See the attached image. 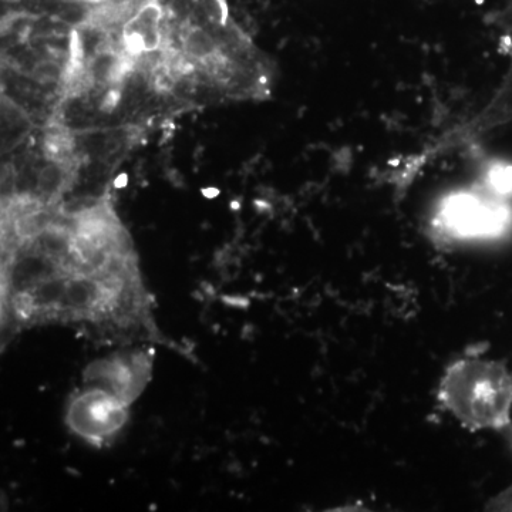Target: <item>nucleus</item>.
Masks as SVG:
<instances>
[{
  "mask_svg": "<svg viewBox=\"0 0 512 512\" xmlns=\"http://www.w3.org/2000/svg\"><path fill=\"white\" fill-rule=\"evenodd\" d=\"M507 503H504V505H510V508L512 507V490L510 491V495H507Z\"/></svg>",
  "mask_w": 512,
  "mask_h": 512,
  "instance_id": "nucleus-7",
  "label": "nucleus"
},
{
  "mask_svg": "<svg viewBox=\"0 0 512 512\" xmlns=\"http://www.w3.org/2000/svg\"><path fill=\"white\" fill-rule=\"evenodd\" d=\"M127 421L128 404L99 386L76 394L67 407L69 429L97 447L116 439Z\"/></svg>",
  "mask_w": 512,
  "mask_h": 512,
  "instance_id": "nucleus-4",
  "label": "nucleus"
},
{
  "mask_svg": "<svg viewBox=\"0 0 512 512\" xmlns=\"http://www.w3.org/2000/svg\"><path fill=\"white\" fill-rule=\"evenodd\" d=\"M437 399L463 429L504 430L511 424L512 376L498 360L461 357L441 377Z\"/></svg>",
  "mask_w": 512,
  "mask_h": 512,
  "instance_id": "nucleus-1",
  "label": "nucleus"
},
{
  "mask_svg": "<svg viewBox=\"0 0 512 512\" xmlns=\"http://www.w3.org/2000/svg\"><path fill=\"white\" fill-rule=\"evenodd\" d=\"M504 33L501 36V49L508 57V66L493 96L477 110L473 116L460 121L456 126L447 128L440 136L420 148L419 153L410 154L402 164L399 173L404 180L412 183L416 175L433 163L437 158L448 153L474 146L478 140L512 123V15L504 22Z\"/></svg>",
  "mask_w": 512,
  "mask_h": 512,
  "instance_id": "nucleus-3",
  "label": "nucleus"
},
{
  "mask_svg": "<svg viewBox=\"0 0 512 512\" xmlns=\"http://www.w3.org/2000/svg\"><path fill=\"white\" fill-rule=\"evenodd\" d=\"M508 175L490 173L483 183L447 195L431 218V231L441 242L495 237L510 224Z\"/></svg>",
  "mask_w": 512,
  "mask_h": 512,
  "instance_id": "nucleus-2",
  "label": "nucleus"
},
{
  "mask_svg": "<svg viewBox=\"0 0 512 512\" xmlns=\"http://www.w3.org/2000/svg\"><path fill=\"white\" fill-rule=\"evenodd\" d=\"M82 2L87 3V5H101V3L109 2V0H82Z\"/></svg>",
  "mask_w": 512,
  "mask_h": 512,
  "instance_id": "nucleus-6",
  "label": "nucleus"
},
{
  "mask_svg": "<svg viewBox=\"0 0 512 512\" xmlns=\"http://www.w3.org/2000/svg\"><path fill=\"white\" fill-rule=\"evenodd\" d=\"M153 357L146 352L133 355L110 357L93 362L84 370L87 383L116 394L120 400L130 406L140 396L151 376Z\"/></svg>",
  "mask_w": 512,
  "mask_h": 512,
  "instance_id": "nucleus-5",
  "label": "nucleus"
}]
</instances>
